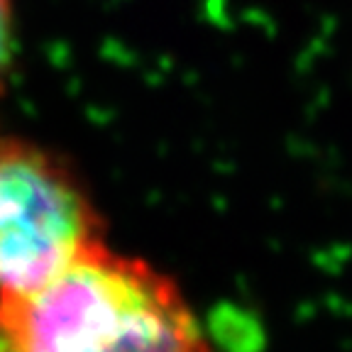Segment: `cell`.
<instances>
[{"label": "cell", "instance_id": "obj_1", "mask_svg": "<svg viewBox=\"0 0 352 352\" xmlns=\"http://www.w3.org/2000/svg\"><path fill=\"white\" fill-rule=\"evenodd\" d=\"M0 352H213L171 276L103 240L0 296Z\"/></svg>", "mask_w": 352, "mask_h": 352}, {"label": "cell", "instance_id": "obj_2", "mask_svg": "<svg viewBox=\"0 0 352 352\" xmlns=\"http://www.w3.org/2000/svg\"><path fill=\"white\" fill-rule=\"evenodd\" d=\"M103 240L78 179L22 140H0V296L28 292Z\"/></svg>", "mask_w": 352, "mask_h": 352}, {"label": "cell", "instance_id": "obj_3", "mask_svg": "<svg viewBox=\"0 0 352 352\" xmlns=\"http://www.w3.org/2000/svg\"><path fill=\"white\" fill-rule=\"evenodd\" d=\"M12 54V0H0V81Z\"/></svg>", "mask_w": 352, "mask_h": 352}]
</instances>
